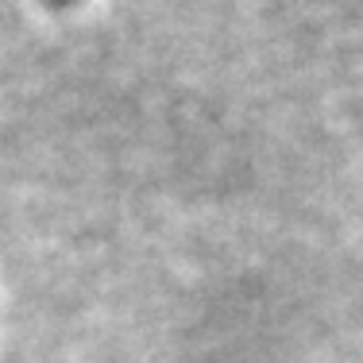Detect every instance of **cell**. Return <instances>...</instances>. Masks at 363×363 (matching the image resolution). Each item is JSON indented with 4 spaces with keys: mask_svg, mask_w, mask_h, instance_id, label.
I'll list each match as a JSON object with an SVG mask.
<instances>
[{
    "mask_svg": "<svg viewBox=\"0 0 363 363\" xmlns=\"http://www.w3.org/2000/svg\"><path fill=\"white\" fill-rule=\"evenodd\" d=\"M47 4H74V0H47Z\"/></svg>",
    "mask_w": 363,
    "mask_h": 363,
    "instance_id": "obj_1",
    "label": "cell"
}]
</instances>
